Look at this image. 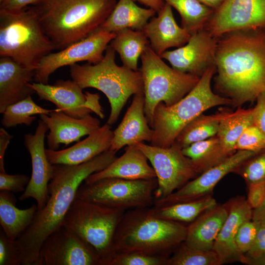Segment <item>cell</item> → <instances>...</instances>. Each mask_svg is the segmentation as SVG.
Returning a JSON list of instances; mask_svg holds the SVG:
<instances>
[{
	"instance_id": "1",
	"label": "cell",
	"mask_w": 265,
	"mask_h": 265,
	"mask_svg": "<svg viewBox=\"0 0 265 265\" xmlns=\"http://www.w3.org/2000/svg\"><path fill=\"white\" fill-rule=\"evenodd\" d=\"M216 88L233 105L256 101L265 93V30H238L218 38Z\"/></svg>"
},
{
	"instance_id": "2",
	"label": "cell",
	"mask_w": 265,
	"mask_h": 265,
	"mask_svg": "<svg viewBox=\"0 0 265 265\" xmlns=\"http://www.w3.org/2000/svg\"><path fill=\"white\" fill-rule=\"evenodd\" d=\"M116 153L109 150L78 165L53 164L48 200L43 209L37 211L31 224L17 239L22 252L23 265H37L43 242L62 226L80 186L89 175L109 165L117 158Z\"/></svg>"
},
{
	"instance_id": "3",
	"label": "cell",
	"mask_w": 265,
	"mask_h": 265,
	"mask_svg": "<svg viewBox=\"0 0 265 265\" xmlns=\"http://www.w3.org/2000/svg\"><path fill=\"white\" fill-rule=\"evenodd\" d=\"M116 0H38L31 6L45 34L62 50L95 31Z\"/></svg>"
},
{
	"instance_id": "4",
	"label": "cell",
	"mask_w": 265,
	"mask_h": 265,
	"mask_svg": "<svg viewBox=\"0 0 265 265\" xmlns=\"http://www.w3.org/2000/svg\"><path fill=\"white\" fill-rule=\"evenodd\" d=\"M187 227L154 215L151 207L125 212L113 242L115 252L139 251L169 257L185 241Z\"/></svg>"
},
{
	"instance_id": "5",
	"label": "cell",
	"mask_w": 265,
	"mask_h": 265,
	"mask_svg": "<svg viewBox=\"0 0 265 265\" xmlns=\"http://www.w3.org/2000/svg\"><path fill=\"white\" fill-rule=\"evenodd\" d=\"M70 72L72 80L82 89L96 88L106 96L111 108L106 122L110 126L117 121L130 97L143 92L140 70L133 71L123 65L118 66L115 62V51L109 45L100 62L72 65Z\"/></svg>"
},
{
	"instance_id": "6",
	"label": "cell",
	"mask_w": 265,
	"mask_h": 265,
	"mask_svg": "<svg viewBox=\"0 0 265 265\" xmlns=\"http://www.w3.org/2000/svg\"><path fill=\"white\" fill-rule=\"evenodd\" d=\"M215 72V66L208 69L194 88L175 104L167 106L161 102L157 106L151 145L169 147L175 143L182 130L205 111L216 106L233 105L232 100L212 90L211 81Z\"/></svg>"
},
{
	"instance_id": "7",
	"label": "cell",
	"mask_w": 265,
	"mask_h": 265,
	"mask_svg": "<svg viewBox=\"0 0 265 265\" xmlns=\"http://www.w3.org/2000/svg\"><path fill=\"white\" fill-rule=\"evenodd\" d=\"M55 49L32 6L16 11L0 10V56L35 71L41 59Z\"/></svg>"
},
{
	"instance_id": "8",
	"label": "cell",
	"mask_w": 265,
	"mask_h": 265,
	"mask_svg": "<svg viewBox=\"0 0 265 265\" xmlns=\"http://www.w3.org/2000/svg\"><path fill=\"white\" fill-rule=\"evenodd\" d=\"M126 211L76 198L62 225L95 251L101 265H108L114 254L115 234Z\"/></svg>"
},
{
	"instance_id": "9",
	"label": "cell",
	"mask_w": 265,
	"mask_h": 265,
	"mask_svg": "<svg viewBox=\"0 0 265 265\" xmlns=\"http://www.w3.org/2000/svg\"><path fill=\"white\" fill-rule=\"evenodd\" d=\"M140 58L144 111L148 124L153 129L154 113L157 106L161 102L167 106L178 102L194 88L200 78L170 67L150 46Z\"/></svg>"
},
{
	"instance_id": "10",
	"label": "cell",
	"mask_w": 265,
	"mask_h": 265,
	"mask_svg": "<svg viewBox=\"0 0 265 265\" xmlns=\"http://www.w3.org/2000/svg\"><path fill=\"white\" fill-rule=\"evenodd\" d=\"M157 187V178L132 180L107 178L91 184L82 183L76 198L127 211L153 206Z\"/></svg>"
},
{
	"instance_id": "11",
	"label": "cell",
	"mask_w": 265,
	"mask_h": 265,
	"mask_svg": "<svg viewBox=\"0 0 265 265\" xmlns=\"http://www.w3.org/2000/svg\"><path fill=\"white\" fill-rule=\"evenodd\" d=\"M136 145L156 173L158 187L154 192L155 199L168 196L199 174L190 159L182 153V148L176 142L166 148L144 142Z\"/></svg>"
},
{
	"instance_id": "12",
	"label": "cell",
	"mask_w": 265,
	"mask_h": 265,
	"mask_svg": "<svg viewBox=\"0 0 265 265\" xmlns=\"http://www.w3.org/2000/svg\"><path fill=\"white\" fill-rule=\"evenodd\" d=\"M115 36V33L97 29L88 37L58 52L48 54L41 59L35 70L34 80L48 84L50 76L59 68L84 61L90 64L98 63Z\"/></svg>"
},
{
	"instance_id": "13",
	"label": "cell",
	"mask_w": 265,
	"mask_h": 265,
	"mask_svg": "<svg viewBox=\"0 0 265 265\" xmlns=\"http://www.w3.org/2000/svg\"><path fill=\"white\" fill-rule=\"evenodd\" d=\"M28 85L34 90L40 100L54 104L57 109L76 118H81L94 112L101 119L105 117L97 93L82 92V89L73 80H57L50 85L29 82Z\"/></svg>"
},
{
	"instance_id": "14",
	"label": "cell",
	"mask_w": 265,
	"mask_h": 265,
	"mask_svg": "<svg viewBox=\"0 0 265 265\" xmlns=\"http://www.w3.org/2000/svg\"><path fill=\"white\" fill-rule=\"evenodd\" d=\"M219 38L238 30H265V0H224L205 27Z\"/></svg>"
},
{
	"instance_id": "15",
	"label": "cell",
	"mask_w": 265,
	"mask_h": 265,
	"mask_svg": "<svg viewBox=\"0 0 265 265\" xmlns=\"http://www.w3.org/2000/svg\"><path fill=\"white\" fill-rule=\"evenodd\" d=\"M37 265H101L95 251L64 226L43 242Z\"/></svg>"
},
{
	"instance_id": "16",
	"label": "cell",
	"mask_w": 265,
	"mask_h": 265,
	"mask_svg": "<svg viewBox=\"0 0 265 265\" xmlns=\"http://www.w3.org/2000/svg\"><path fill=\"white\" fill-rule=\"evenodd\" d=\"M218 40L203 28L192 34L185 45L166 51L160 57L174 69L200 78L208 69L215 66Z\"/></svg>"
},
{
	"instance_id": "17",
	"label": "cell",
	"mask_w": 265,
	"mask_h": 265,
	"mask_svg": "<svg viewBox=\"0 0 265 265\" xmlns=\"http://www.w3.org/2000/svg\"><path fill=\"white\" fill-rule=\"evenodd\" d=\"M49 130L47 125L39 120L34 134L24 136L25 146L31 160L32 173L25 190L19 197L20 201L32 198L37 202V210L43 209L49 198L48 184L53 175V165L46 155L45 138Z\"/></svg>"
},
{
	"instance_id": "18",
	"label": "cell",
	"mask_w": 265,
	"mask_h": 265,
	"mask_svg": "<svg viewBox=\"0 0 265 265\" xmlns=\"http://www.w3.org/2000/svg\"><path fill=\"white\" fill-rule=\"evenodd\" d=\"M256 154L248 151L238 150L222 162L200 174L168 196L155 199L153 206H164L196 200L209 195L225 175L235 171L242 163Z\"/></svg>"
},
{
	"instance_id": "19",
	"label": "cell",
	"mask_w": 265,
	"mask_h": 265,
	"mask_svg": "<svg viewBox=\"0 0 265 265\" xmlns=\"http://www.w3.org/2000/svg\"><path fill=\"white\" fill-rule=\"evenodd\" d=\"M228 215L214 242L212 250L218 255L221 265L242 263L244 254L237 248L236 237L241 225L252 219L253 209L242 196L232 198L225 204Z\"/></svg>"
},
{
	"instance_id": "20",
	"label": "cell",
	"mask_w": 265,
	"mask_h": 265,
	"mask_svg": "<svg viewBox=\"0 0 265 265\" xmlns=\"http://www.w3.org/2000/svg\"><path fill=\"white\" fill-rule=\"evenodd\" d=\"M40 118L48 126L47 135L48 148L57 150L60 144L67 146L79 141L83 136L89 135L100 127L101 122L90 114L81 118H76L57 109L50 114L40 115Z\"/></svg>"
},
{
	"instance_id": "21",
	"label": "cell",
	"mask_w": 265,
	"mask_h": 265,
	"mask_svg": "<svg viewBox=\"0 0 265 265\" xmlns=\"http://www.w3.org/2000/svg\"><path fill=\"white\" fill-rule=\"evenodd\" d=\"M144 105L143 92L133 95L122 121L113 131L110 150L117 152L125 146L144 141L151 142L154 131L148 124Z\"/></svg>"
},
{
	"instance_id": "22",
	"label": "cell",
	"mask_w": 265,
	"mask_h": 265,
	"mask_svg": "<svg viewBox=\"0 0 265 265\" xmlns=\"http://www.w3.org/2000/svg\"><path fill=\"white\" fill-rule=\"evenodd\" d=\"M113 136L111 126L106 123L70 147L60 150L46 149V155L52 164H80L109 150Z\"/></svg>"
},
{
	"instance_id": "23",
	"label": "cell",
	"mask_w": 265,
	"mask_h": 265,
	"mask_svg": "<svg viewBox=\"0 0 265 265\" xmlns=\"http://www.w3.org/2000/svg\"><path fill=\"white\" fill-rule=\"evenodd\" d=\"M142 31L149 39L151 49L160 56L170 48L185 45L191 36L177 24L172 7L166 2L157 17H152Z\"/></svg>"
},
{
	"instance_id": "24",
	"label": "cell",
	"mask_w": 265,
	"mask_h": 265,
	"mask_svg": "<svg viewBox=\"0 0 265 265\" xmlns=\"http://www.w3.org/2000/svg\"><path fill=\"white\" fill-rule=\"evenodd\" d=\"M145 155L136 144L127 146L125 152L105 169L89 175L84 181L91 184L107 178L126 180H149L157 178Z\"/></svg>"
},
{
	"instance_id": "25",
	"label": "cell",
	"mask_w": 265,
	"mask_h": 265,
	"mask_svg": "<svg viewBox=\"0 0 265 265\" xmlns=\"http://www.w3.org/2000/svg\"><path fill=\"white\" fill-rule=\"evenodd\" d=\"M30 70L10 57H0V113L9 106L35 93L28 83L34 78Z\"/></svg>"
},
{
	"instance_id": "26",
	"label": "cell",
	"mask_w": 265,
	"mask_h": 265,
	"mask_svg": "<svg viewBox=\"0 0 265 265\" xmlns=\"http://www.w3.org/2000/svg\"><path fill=\"white\" fill-rule=\"evenodd\" d=\"M228 215L225 204L207 210L187 227V245L204 250H212L214 242Z\"/></svg>"
},
{
	"instance_id": "27",
	"label": "cell",
	"mask_w": 265,
	"mask_h": 265,
	"mask_svg": "<svg viewBox=\"0 0 265 265\" xmlns=\"http://www.w3.org/2000/svg\"><path fill=\"white\" fill-rule=\"evenodd\" d=\"M156 13L152 8L138 6L133 0H119L108 18L97 29L113 33L125 28L142 30Z\"/></svg>"
},
{
	"instance_id": "28",
	"label": "cell",
	"mask_w": 265,
	"mask_h": 265,
	"mask_svg": "<svg viewBox=\"0 0 265 265\" xmlns=\"http://www.w3.org/2000/svg\"><path fill=\"white\" fill-rule=\"evenodd\" d=\"M12 192L0 191V224L7 238L17 239L29 226L37 211V205L26 209L16 207Z\"/></svg>"
},
{
	"instance_id": "29",
	"label": "cell",
	"mask_w": 265,
	"mask_h": 265,
	"mask_svg": "<svg viewBox=\"0 0 265 265\" xmlns=\"http://www.w3.org/2000/svg\"><path fill=\"white\" fill-rule=\"evenodd\" d=\"M115 33L109 46L119 54L123 66L138 71V58L150 46L149 39L142 30L125 28Z\"/></svg>"
},
{
	"instance_id": "30",
	"label": "cell",
	"mask_w": 265,
	"mask_h": 265,
	"mask_svg": "<svg viewBox=\"0 0 265 265\" xmlns=\"http://www.w3.org/2000/svg\"><path fill=\"white\" fill-rule=\"evenodd\" d=\"M182 151L199 174L220 164L232 155L224 150L216 135L194 142Z\"/></svg>"
},
{
	"instance_id": "31",
	"label": "cell",
	"mask_w": 265,
	"mask_h": 265,
	"mask_svg": "<svg viewBox=\"0 0 265 265\" xmlns=\"http://www.w3.org/2000/svg\"><path fill=\"white\" fill-rule=\"evenodd\" d=\"M217 205L215 199L208 195L199 199L161 207L153 206L158 217L179 223H191L205 211Z\"/></svg>"
},
{
	"instance_id": "32",
	"label": "cell",
	"mask_w": 265,
	"mask_h": 265,
	"mask_svg": "<svg viewBox=\"0 0 265 265\" xmlns=\"http://www.w3.org/2000/svg\"><path fill=\"white\" fill-rule=\"evenodd\" d=\"M254 125L253 109L238 108L229 112L220 121L216 136L224 150L232 155L236 152V144L244 131Z\"/></svg>"
},
{
	"instance_id": "33",
	"label": "cell",
	"mask_w": 265,
	"mask_h": 265,
	"mask_svg": "<svg viewBox=\"0 0 265 265\" xmlns=\"http://www.w3.org/2000/svg\"><path fill=\"white\" fill-rule=\"evenodd\" d=\"M229 113L222 111L210 115L200 114L182 130L175 142L183 148L216 135L220 121Z\"/></svg>"
},
{
	"instance_id": "34",
	"label": "cell",
	"mask_w": 265,
	"mask_h": 265,
	"mask_svg": "<svg viewBox=\"0 0 265 265\" xmlns=\"http://www.w3.org/2000/svg\"><path fill=\"white\" fill-rule=\"evenodd\" d=\"M174 8L181 18L182 27L191 35L205 28L214 10L198 0H163Z\"/></svg>"
},
{
	"instance_id": "35",
	"label": "cell",
	"mask_w": 265,
	"mask_h": 265,
	"mask_svg": "<svg viewBox=\"0 0 265 265\" xmlns=\"http://www.w3.org/2000/svg\"><path fill=\"white\" fill-rule=\"evenodd\" d=\"M53 110L37 105L31 96L8 106L2 112V125L6 128L24 124L29 126L36 120L35 114H49Z\"/></svg>"
},
{
	"instance_id": "36",
	"label": "cell",
	"mask_w": 265,
	"mask_h": 265,
	"mask_svg": "<svg viewBox=\"0 0 265 265\" xmlns=\"http://www.w3.org/2000/svg\"><path fill=\"white\" fill-rule=\"evenodd\" d=\"M220 259L213 250H204L181 243L169 258L168 265H220Z\"/></svg>"
},
{
	"instance_id": "37",
	"label": "cell",
	"mask_w": 265,
	"mask_h": 265,
	"mask_svg": "<svg viewBox=\"0 0 265 265\" xmlns=\"http://www.w3.org/2000/svg\"><path fill=\"white\" fill-rule=\"evenodd\" d=\"M169 257L139 251L115 252L108 265H168Z\"/></svg>"
},
{
	"instance_id": "38",
	"label": "cell",
	"mask_w": 265,
	"mask_h": 265,
	"mask_svg": "<svg viewBox=\"0 0 265 265\" xmlns=\"http://www.w3.org/2000/svg\"><path fill=\"white\" fill-rule=\"evenodd\" d=\"M235 170L248 186L265 182V150L242 163Z\"/></svg>"
},
{
	"instance_id": "39",
	"label": "cell",
	"mask_w": 265,
	"mask_h": 265,
	"mask_svg": "<svg viewBox=\"0 0 265 265\" xmlns=\"http://www.w3.org/2000/svg\"><path fill=\"white\" fill-rule=\"evenodd\" d=\"M236 150H245L258 154L265 150V135L254 124L246 128L235 146Z\"/></svg>"
},
{
	"instance_id": "40",
	"label": "cell",
	"mask_w": 265,
	"mask_h": 265,
	"mask_svg": "<svg viewBox=\"0 0 265 265\" xmlns=\"http://www.w3.org/2000/svg\"><path fill=\"white\" fill-rule=\"evenodd\" d=\"M23 262L22 252L17 240L9 239L0 230V265H20Z\"/></svg>"
},
{
	"instance_id": "41",
	"label": "cell",
	"mask_w": 265,
	"mask_h": 265,
	"mask_svg": "<svg viewBox=\"0 0 265 265\" xmlns=\"http://www.w3.org/2000/svg\"><path fill=\"white\" fill-rule=\"evenodd\" d=\"M259 225V221L252 219L244 221L240 226L236 237V243L242 254H246L252 247Z\"/></svg>"
},
{
	"instance_id": "42",
	"label": "cell",
	"mask_w": 265,
	"mask_h": 265,
	"mask_svg": "<svg viewBox=\"0 0 265 265\" xmlns=\"http://www.w3.org/2000/svg\"><path fill=\"white\" fill-rule=\"evenodd\" d=\"M30 179V177L24 174L9 175L0 172V190L12 193L24 192Z\"/></svg>"
},
{
	"instance_id": "43",
	"label": "cell",
	"mask_w": 265,
	"mask_h": 265,
	"mask_svg": "<svg viewBox=\"0 0 265 265\" xmlns=\"http://www.w3.org/2000/svg\"><path fill=\"white\" fill-rule=\"evenodd\" d=\"M265 254V219L259 221V225L254 243L246 254V257L254 258Z\"/></svg>"
},
{
	"instance_id": "44",
	"label": "cell",
	"mask_w": 265,
	"mask_h": 265,
	"mask_svg": "<svg viewBox=\"0 0 265 265\" xmlns=\"http://www.w3.org/2000/svg\"><path fill=\"white\" fill-rule=\"evenodd\" d=\"M248 203L253 209L259 208L265 198V182L252 184L248 185Z\"/></svg>"
},
{
	"instance_id": "45",
	"label": "cell",
	"mask_w": 265,
	"mask_h": 265,
	"mask_svg": "<svg viewBox=\"0 0 265 265\" xmlns=\"http://www.w3.org/2000/svg\"><path fill=\"white\" fill-rule=\"evenodd\" d=\"M256 101L252 108L254 124L265 135V93L260 95Z\"/></svg>"
},
{
	"instance_id": "46",
	"label": "cell",
	"mask_w": 265,
	"mask_h": 265,
	"mask_svg": "<svg viewBox=\"0 0 265 265\" xmlns=\"http://www.w3.org/2000/svg\"><path fill=\"white\" fill-rule=\"evenodd\" d=\"M38 0H3L0 3V10L16 11L29 5H33Z\"/></svg>"
},
{
	"instance_id": "47",
	"label": "cell",
	"mask_w": 265,
	"mask_h": 265,
	"mask_svg": "<svg viewBox=\"0 0 265 265\" xmlns=\"http://www.w3.org/2000/svg\"><path fill=\"white\" fill-rule=\"evenodd\" d=\"M13 136L5 129H0V172H6L4 169V158L6 150Z\"/></svg>"
},
{
	"instance_id": "48",
	"label": "cell",
	"mask_w": 265,
	"mask_h": 265,
	"mask_svg": "<svg viewBox=\"0 0 265 265\" xmlns=\"http://www.w3.org/2000/svg\"><path fill=\"white\" fill-rule=\"evenodd\" d=\"M155 10L158 13L163 8L165 2L163 0H133Z\"/></svg>"
},
{
	"instance_id": "49",
	"label": "cell",
	"mask_w": 265,
	"mask_h": 265,
	"mask_svg": "<svg viewBox=\"0 0 265 265\" xmlns=\"http://www.w3.org/2000/svg\"><path fill=\"white\" fill-rule=\"evenodd\" d=\"M241 263L249 265H265V254L254 258L244 255Z\"/></svg>"
},
{
	"instance_id": "50",
	"label": "cell",
	"mask_w": 265,
	"mask_h": 265,
	"mask_svg": "<svg viewBox=\"0 0 265 265\" xmlns=\"http://www.w3.org/2000/svg\"><path fill=\"white\" fill-rule=\"evenodd\" d=\"M252 219L257 221L265 219V198L262 205L253 210Z\"/></svg>"
},
{
	"instance_id": "51",
	"label": "cell",
	"mask_w": 265,
	"mask_h": 265,
	"mask_svg": "<svg viewBox=\"0 0 265 265\" xmlns=\"http://www.w3.org/2000/svg\"><path fill=\"white\" fill-rule=\"evenodd\" d=\"M201 3L212 8L214 10L218 8L224 0H198Z\"/></svg>"
},
{
	"instance_id": "52",
	"label": "cell",
	"mask_w": 265,
	"mask_h": 265,
	"mask_svg": "<svg viewBox=\"0 0 265 265\" xmlns=\"http://www.w3.org/2000/svg\"><path fill=\"white\" fill-rule=\"evenodd\" d=\"M3 0H0V3Z\"/></svg>"
}]
</instances>
